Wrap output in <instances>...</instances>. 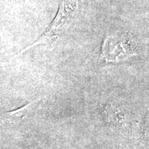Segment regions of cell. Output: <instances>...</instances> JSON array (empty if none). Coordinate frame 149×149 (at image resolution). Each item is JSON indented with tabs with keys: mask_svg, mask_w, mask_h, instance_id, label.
<instances>
[{
	"mask_svg": "<svg viewBox=\"0 0 149 149\" xmlns=\"http://www.w3.org/2000/svg\"><path fill=\"white\" fill-rule=\"evenodd\" d=\"M79 0H61L59 10L49 27L43 33L39 39L23 51H27L38 44L53 42L59 38L73 21L79 9Z\"/></svg>",
	"mask_w": 149,
	"mask_h": 149,
	"instance_id": "cell-1",
	"label": "cell"
},
{
	"mask_svg": "<svg viewBox=\"0 0 149 149\" xmlns=\"http://www.w3.org/2000/svg\"><path fill=\"white\" fill-rule=\"evenodd\" d=\"M135 53L134 48L129 39L109 37L104 41L102 55L108 61H118L128 58Z\"/></svg>",
	"mask_w": 149,
	"mask_h": 149,
	"instance_id": "cell-2",
	"label": "cell"
},
{
	"mask_svg": "<svg viewBox=\"0 0 149 149\" xmlns=\"http://www.w3.org/2000/svg\"><path fill=\"white\" fill-rule=\"evenodd\" d=\"M37 102H38V100H35V101L30 102L29 104L21 107L20 109L5 113L3 119L8 122L16 123L19 122L20 120L25 118L31 113V111L35 108Z\"/></svg>",
	"mask_w": 149,
	"mask_h": 149,
	"instance_id": "cell-3",
	"label": "cell"
}]
</instances>
